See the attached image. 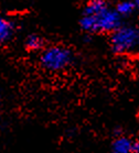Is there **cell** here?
I'll return each instance as SVG.
<instances>
[{
  "mask_svg": "<svg viewBox=\"0 0 139 153\" xmlns=\"http://www.w3.org/2000/svg\"><path fill=\"white\" fill-rule=\"evenodd\" d=\"M78 25L87 34L109 35L124 25V19L107 0H88L82 10Z\"/></svg>",
  "mask_w": 139,
  "mask_h": 153,
  "instance_id": "cell-1",
  "label": "cell"
},
{
  "mask_svg": "<svg viewBox=\"0 0 139 153\" xmlns=\"http://www.w3.org/2000/svg\"><path fill=\"white\" fill-rule=\"evenodd\" d=\"M74 52L65 45H46L39 54V63L44 71L60 73L67 70L74 63Z\"/></svg>",
  "mask_w": 139,
  "mask_h": 153,
  "instance_id": "cell-2",
  "label": "cell"
},
{
  "mask_svg": "<svg viewBox=\"0 0 139 153\" xmlns=\"http://www.w3.org/2000/svg\"><path fill=\"white\" fill-rule=\"evenodd\" d=\"M109 48L117 55L136 53L139 45V29L137 25H124L109 34Z\"/></svg>",
  "mask_w": 139,
  "mask_h": 153,
  "instance_id": "cell-3",
  "label": "cell"
},
{
  "mask_svg": "<svg viewBox=\"0 0 139 153\" xmlns=\"http://www.w3.org/2000/svg\"><path fill=\"white\" fill-rule=\"evenodd\" d=\"M113 153H138V141H132L130 138L125 136H119L111 143Z\"/></svg>",
  "mask_w": 139,
  "mask_h": 153,
  "instance_id": "cell-4",
  "label": "cell"
},
{
  "mask_svg": "<svg viewBox=\"0 0 139 153\" xmlns=\"http://www.w3.org/2000/svg\"><path fill=\"white\" fill-rule=\"evenodd\" d=\"M113 7L123 19H125L137 13L139 9V0H119Z\"/></svg>",
  "mask_w": 139,
  "mask_h": 153,
  "instance_id": "cell-5",
  "label": "cell"
},
{
  "mask_svg": "<svg viewBox=\"0 0 139 153\" xmlns=\"http://www.w3.org/2000/svg\"><path fill=\"white\" fill-rule=\"evenodd\" d=\"M16 33V25L9 18L0 14V44H4L13 38Z\"/></svg>",
  "mask_w": 139,
  "mask_h": 153,
  "instance_id": "cell-6",
  "label": "cell"
},
{
  "mask_svg": "<svg viewBox=\"0 0 139 153\" xmlns=\"http://www.w3.org/2000/svg\"><path fill=\"white\" fill-rule=\"evenodd\" d=\"M46 46L45 40L42 35L38 33H31L25 38V49L29 52H41Z\"/></svg>",
  "mask_w": 139,
  "mask_h": 153,
  "instance_id": "cell-7",
  "label": "cell"
}]
</instances>
